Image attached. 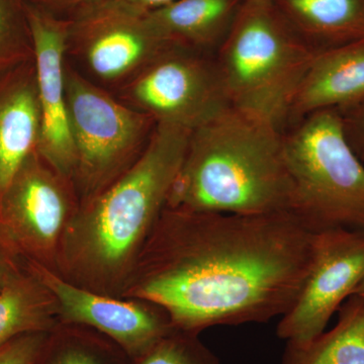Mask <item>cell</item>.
I'll use <instances>...</instances> for the list:
<instances>
[{
	"instance_id": "44dd1931",
	"label": "cell",
	"mask_w": 364,
	"mask_h": 364,
	"mask_svg": "<svg viewBox=\"0 0 364 364\" xmlns=\"http://www.w3.org/2000/svg\"><path fill=\"white\" fill-rule=\"evenodd\" d=\"M133 364H221L220 359L195 333L174 328Z\"/></svg>"
},
{
	"instance_id": "ac0fdd59",
	"label": "cell",
	"mask_w": 364,
	"mask_h": 364,
	"mask_svg": "<svg viewBox=\"0 0 364 364\" xmlns=\"http://www.w3.org/2000/svg\"><path fill=\"white\" fill-rule=\"evenodd\" d=\"M330 331L310 343L287 345L282 364H364V296L352 294Z\"/></svg>"
},
{
	"instance_id": "603a6c76",
	"label": "cell",
	"mask_w": 364,
	"mask_h": 364,
	"mask_svg": "<svg viewBox=\"0 0 364 364\" xmlns=\"http://www.w3.org/2000/svg\"><path fill=\"white\" fill-rule=\"evenodd\" d=\"M343 119L347 140L361 161H364V102L338 111Z\"/></svg>"
},
{
	"instance_id": "ffe728a7",
	"label": "cell",
	"mask_w": 364,
	"mask_h": 364,
	"mask_svg": "<svg viewBox=\"0 0 364 364\" xmlns=\"http://www.w3.org/2000/svg\"><path fill=\"white\" fill-rule=\"evenodd\" d=\"M33 59L26 0H0V72Z\"/></svg>"
},
{
	"instance_id": "277c9868",
	"label": "cell",
	"mask_w": 364,
	"mask_h": 364,
	"mask_svg": "<svg viewBox=\"0 0 364 364\" xmlns=\"http://www.w3.org/2000/svg\"><path fill=\"white\" fill-rule=\"evenodd\" d=\"M316 55L287 26L272 0H244L215 58L231 107L284 131Z\"/></svg>"
},
{
	"instance_id": "4316f807",
	"label": "cell",
	"mask_w": 364,
	"mask_h": 364,
	"mask_svg": "<svg viewBox=\"0 0 364 364\" xmlns=\"http://www.w3.org/2000/svg\"><path fill=\"white\" fill-rule=\"evenodd\" d=\"M353 294H358V296H364V279L358 287V289H356L355 293Z\"/></svg>"
},
{
	"instance_id": "d6986e66",
	"label": "cell",
	"mask_w": 364,
	"mask_h": 364,
	"mask_svg": "<svg viewBox=\"0 0 364 364\" xmlns=\"http://www.w3.org/2000/svg\"><path fill=\"white\" fill-rule=\"evenodd\" d=\"M33 364H133V359L97 330L58 323L48 333Z\"/></svg>"
},
{
	"instance_id": "7c38bea8",
	"label": "cell",
	"mask_w": 364,
	"mask_h": 364,
	"mask_svg": "<svg viewBox=\"0 0 364 364\" xmlns=\"http://www.w3.org/2000/svg\"><path fill=\"white\" fill-rule=\"evenodd\" d=\"M26 11L33 36L40 107L37 151L54 168L72 181L75 156L65 86L68 21L28 4Z\"/></svg>"
},
{
	"instance_id": "3957f363",
	"label": "cell",
	"mask_w": 364,
	"mask_h": 364,
	"mask_svg": "<svg viewBox=\"0 0 364 364\" xmlns=\"http://www.w3.org/2000/svg\"><path fill=\"white\" fill-rule=\"evenodd\" d=\"M293 205L284 131L230 107L191 132L166 207L265 215Z\"/></svg>"
},
{
	"instance_id": "4fadbf2b",
	"label": "cell",
	"mask_w": 364,
	"mask_h": 364,
	"mask_svg": "<svg viewBox=\"0 0 364 364\" xmlns=\"http://www.w3.org/2000/svg\"><path fill=\"white\" fill-rule=\"evenodd\" d=\"M40 123L35 60L0 72V200L37 150Z\"/></svg>"
},
{
	"instance_id": "d4e9b609",
	"label": "cell",
	"mask_w": 364,
	"mask_h": 364,
	"mask_svg": "<svg viewBox=\"0 0 364 364\" xmlns=\"http://www.w3.org/2000/svg\"><path fill=\"white\" fill-rule=\"evenodd\" d=\"M93 1L95 0H26L31 6L63 18H70L72 14Z\"/></svg>"
},
{
	"instance_id": "9a60e30c",
	"label": "cell",
	"mask_w": 364,
	"mask_h": 364,
	"mask_svg": "<svg viewBox=\"0 0 364 364\" xmlns=\"http://www.w3.org/2000/svg\"><path fill=\"white\" fill-rule=\"evenodd\" d=\"M272 4L316 54L364 41V0H272Z\"/></svg>"
},
{
	"instance_id": "e0dca14e",
	"label": "cell",
	"mask_w": 364,
	"mask_h": 364,
	"mask_svg": "<svg viewBox=\"0 0 364 364\" xmlns=\"http://www.w3.org/2000/svg\"><path fill=\"white\" fill-rule=\"evenodd\" d=\"M58 323L56 299L28 267L0 291V347L21 335L50 332Z\"/></svg>"
},
{
	"instance_id": "30bf717a",
	"label": "cell",
	"mask_w": 364,
	"mask_h": 364,
	"mask_svg": "<svg viewBox=\"0 0 364 364\" xmlns=\"http://www.w3.org/2000/svg\"><path fill=\"white\" fill-rule=\"evenodd\" d=\"M363 279L364 231L317 232L310 270L294 305L280 317L277 336L293 346L310 343Z\"/></svg>"
},
{
	"instance_id": "7402d4cb",
	"label": "cell",
	"mask_w": 364,
	"mask_h": 364,
	"mask_svg": "<svg viewBox=\"0 0 364 364\" xmlns=\"http://www.w3.org/2000/svg\"><path fill=\"white\" fill-rule=\"evenodd\" d=\"M49 332L21 335L0 347V364H33Z\"/></svg>"
},
{
	"instance_id": "cb8c5ba5",
	"label": "cell",
	"mask_w": 364,
	"mask_h": 364,
	"mask_svg": "<svg viewBox=\"0 0 364 364\" xmlns=\"http://www.w3.org/2000/svg\"><path fill=\"white\" fill-rule=\"evenodd\" d=\"M25 267V259L0 229V291Z\"/></svg>"
},
{
	"instance_id": "7a4b0ae2",
	"label": "cell",
	"mask_w": 364,
	"mask_h": 364,
	"mask_svg": "<svg viewBox=\"0 0 364 364\" xmlns=\"http://www.w3.org/2000/svg\"><path fill=\"white\" fill-rule=\"evenodd\" d=\"M191 133L157 124L140 159L79 207L60 249V277L88 291L121 298L166 207Z\"/></svg>"
},
{
	"instance_id": "52a82bcc",
	"label": "cell",
	"mask_w": 364,
	"mask_h": 364,
	"mask_svg": "<svg viewBox=\"0 0 364 364\" xmlns=\"http://www.w3.org/2000/svg\"><path fill=\"white\" fill-rule=\"evenodd\" d=\"M68 21L66 61L95 85L114 93L174 46L141 14L95 0Z\"/></svg>"
},
{
	"instance_id": "9c48e42d",
	"label": "cell",
	"mask_w": 364,
	"mask_h": 364,
	"mask_svg": "<svg viewBox=\"0 0 364 364\" xmlns=\"http://www.w3.org/2000/svg\"><path fill=\"white\" fill-rule=\"evenodd\" d=\"M79 207L71 179L36 150L0 200V229L25 261L57 273L62 242Z\"/></svg>"
},
{
	"instance_id": "484cf974",
	"label": "cell",
	"mask_w": 364,
	"mask_h": 364,
	"mask_svg": "<svg viewBox=\"0 0 364 364\" xmlns=\"http://www.w3.org/2000/svg\"><path fill=\"white\" fill-rule=\"evenodd\" d=\"M114 1L139 13L149 14L168 6L176 0H114Z\"/></svg>"
},
{
	"instance_id": "5b68a950",
	"label": "cell",
	"mask_w": 364,
	"mask_h": 364,
	"mask_svg": "<svg viewBox=\"0 0 364 364\" xmlns=\"http://www.w3.org/2000/svg\"><path fill=\"white\" fill-rule=\"evenodd\" d=\"M293 213L313 232L364 231V165L337 109L301 117L284 130Z\"/></svg>"
},
{
	"instance_id": "2e32d148",
	"label": "cell",
	"mask_w": 364,
	"mask_h": 364,
	"mask_svg": "<svg viewBox=\"0 0 364 364\" xmlns=\"http://www.w3.org/2000/svg\"><path fill=\"white\" fill-rule=\"evenodd\" d=\"M244 0H176L147 14L162 37L176 46L215 55L227 39Z\"/></svg>"
},
{
	"instance_id": "8fae6325",
	"label": "cell",
	"mask_w": 364,
	"mask_h": 364,
	"mask_svg": "<svg viewBox=\"0 0 364 364\" xmlns=\"http://www.w3.org/2000/svg\"><path fill=\"white\" fill-rule=\"evenodd\" d=\"M26 267L56 299L59 323L97 330L119 345L132 359L174 329L166 311L153 301L95 293L38 263L26 261Z\"/></svg>"
},
{
	"instance_id": "ba28073f",
	"label": "cell",
	"mask_w": 364,
	"mask_h": 364,
	"mask_svg": "<svg viewBox=\"0 0 364 364\" xmlns=\"http://www.w3.org/2000/svg\"><path fill=\"white\" fill-rule=\"evenodd\" d=\"M112 95L156 124L191 132L232 107L215 55L176 45Z\"/></svg>"
},
{
	"instance_id": "8992f818",
	"label": "cell",
	"mask_w": 364,
	"mask_h": 364,
	"mask_svg": "<svg viewBox=\"0 0 364 364\" xmlns=\"http://www.w3.org/2000/svg\"><path fill=\"white\" fill-rule=\"evenodd\" d=\"M65 86L75 156L72 182L81 205L140 159L157 124L91 82L67 61Z\"/></svg>"
},
{
	"instance_id": "5bb4252c",
	"label": "cell",
	"mask_w": 364,
	"mask_h": 364,
	"mask_svg": "<svg viewBox=\"0 0 364 364\" xmlns=\"http://www.w3.org/2000/svg\"><path fill=\"white\" fill-rule=\"evenodd\" d=\"M363 102L364 41L316 55L291 104L286 128L313 112L344 111Z\"/></svg>"
},
{
	"instance_id": "6da1fadb",
	"label": "cell",
	"mask_w": 364,
	"mask_h": 364,
	"mask_svg": "<svg viewBox=\"0 0 364 364\" xmlns=\"http://www.w3.org/2000/svg\"><path fill=\"white\" fill-rule=\"evenodd\" d=\"M315 232L294 213L224 214L165 207L121 298L162 306L172 325L262 324L294 305Z\"/></svg>"
}]
</instances>
